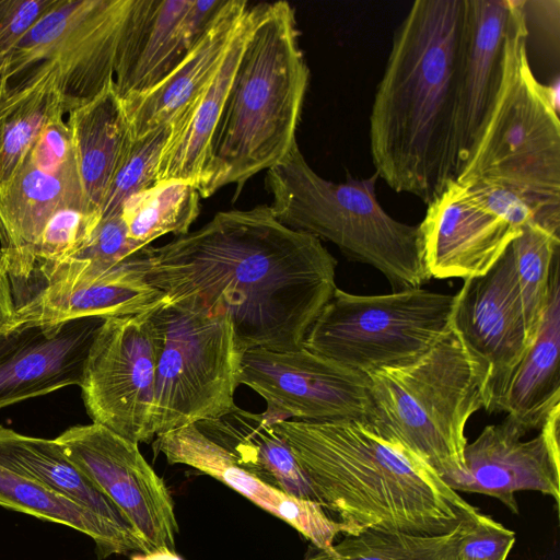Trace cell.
Returning <instances> with one entry per match:
<instances>
[{
	"label": "cell",
	"mask_w": 560,
	"mask_h": 560,
	"mask_svg": "<svg viewBox=\"0 0 560 560\" xmlns=\"http://www.w3.org/2000/svg\"><path fill=\"white\" fill-rule=\"evenodd\" d=\"M248 24L249 11L215 73L172 121V132L160 158L158 183L180 180L197 189L201 186L211 140L245 45Z\"/></svg>",
	"instance_id": "cell-24"
},
{
	"label": "cell",
	"mask_w": 560,
	"mask_h": 560,
	"mask_svg": "<svg viewBox=\"0 0 560 560\" xmlns=\"http://www.w3.org/2000/svg\"><path fill=\"white\" fill-rule=\"evenodd\" d=\"M272 424L343 535L366 529L442 535L481 514L369 419Z\"/></svg>",
	"instance_id": "cell-3"
},
{
	"label": "cell",
	"mask_w": 560,
	"mask_h": 560,
	"mask_svg": "<svg viewBox=\"0 0 560 560\" xmlns=\"http://www.w3.org/2000/svg\"><path fill=\"white\" fill-rule=\"evenodd\" d=\"M147 280L179 305L226 317L240 347L294 351L336 290L337 261L270 206L218 212L200 229L139 250Z\"/></svg>",
	"instance_id": "cell-1"
},
{
	"label": "cell",
	"mask_w": 560,
	"mask_h": 560,
	"mask_svg": "<svg viewBox=\"0 0 560 560\" xmlns=\"http://www.w3.org/2000/svg\"><path fill=\"white\" fill-rule=\"evenodd\" d=\"M524 1H514L499 90L456 180L508 188L536 209L538 225L560 231V121L549 89L534 75Z\"/></svg>",
	"instance_id": "cell-5"
},
{
	"label": "cell",
	"mask_w": 560,
	"mask_h": 560,
	"mask_svg": "<svg viewBox=\"0 0 560 560\" xmlns=\"http://www.w3.org/2000/svg\"><path fill=\"white\" fill-rule=\"evenodd\" d=\"M155 311L163 326L154 393L155 436L232 411L245 352L232 323L167 298Z\"/></svg>",
	"instance_id": "cell-9"
},
{
	"label": "cell",
	"mask_w": 560,
	"mask_h": 560,
	"mask_svg": "<svg viewBox=\"0 0 560 560\" xmlns=\"http://www.w3.org/2000/svg\"><path fill=\"white\" fill-rule=\"evenodd\" d=\"M468 523L442 535L366 529L345 535L325 550L313 546L305 560H457L458 544Z\"/></svg>",
	"instance_id": "cell-32"
},
{
	"label": "cell",
	"mask_w": 560,
	"mask_h": 560,
	"mask_svg": "<svg viewBox=\"0 0 560 560\" xmlns=\"http://www.w3.org/2000/svg\"><path fill=\"white\" fill-rule=\"evenodd\" d=\"M0 466L36 480L140 537L125 514L67 456L56 439L33 438L0 425Z\"/></svg>",
	"instance_id": "cell-29"
},
{
	"label": "cell",
	"mask_w": 560,
	"mask_h": 560,
	"mask_svg": "<svg viewBox=\"0 0 560 560\" xmlns=\"http://www.w3.org/2000/svg\"><path fill=\"white\" fill-rule=\"evenodd\" d=\"M196 186L180 180L155 184L130 197L121 208L129 238L143 248L160 236L188 233L200 211Z\"/></svg>",
	"instance_id": "cell-31"
},
{
	"label": "cell",
	"mask_w": 560,
	"mask_h": 560,
	"mask_svg": "<svg viewBox=\"0 0 560 560\" xmlns=\"http://www.w3.org/2000/svg\"><path fill=\"white\" fill-rule=\"evenodd\" d=\"M308 80L292 7L285 1L252 7L198 189L201 198L229 184L236 185L238 195L250 177L287 155L296 143Z\"/></svg>",
	"instance_id": "cell-4"
},
{
	"label": "cell",
	"mask_w": 560,
	"mask_h": 560,
	"mask_svg": "<svg viewBox=\"0 0 560 560\" xmlns=\"http://www.w3.org/2000/svg\"><path fill=\"white\" fill-rule=\"evenodd\" d=\"M67 207L94 212L84 196L62 116L42 131L14 176L0 189V252L13 302L25 284L33 248L46 223Z\"/></svg>",
	"instance_id": "cell-12"
},
{
	"label": "cell",
	"mask_w": 560,
	"mask_h": 560,
	"mask_svg": "<svg viewBox=\"0 0 560 560\" xmlns=\"http://www.w3.org/2000/svg\"><path fill=\"white\" fill-rule=\"evenodd\" d=\"M521 230L492 212L468 185L451 180L428 205L419 224L429 278L466 280L485 275Z\"/></svg>",
	"instance_id": "cell-19"
},
{
	"label": "cell",
	"mask_w": 560,
	"mask_h": 560,
	"mask_svg": "<svg viewBox=\"0 0 560 560\" xmlns=\"http://www.w3.org/2000/svg\"><path fill=\"white\" fill-rule=\"evenodd\" d=\"M468 0H417L396 28L370 115L375 173L429 205L457 177V81Z\"/></svg>",
	"instance_id": "cell-2"
},
{
	"label": "cell",
	"mask_w": 560,
	"mask_h": 560,
	"mask_svg": "<svg viewBox=\"0 0 560 560\" xmlns=\"http://www.w3.org/2000/svg\"><path fill=\"white\" fill-rule=\"evenodd\" d=\"M66 115L55 62L38 63L12 81L0 80V189L42 131Z\"/></svg>",
	"instance_id": "cell-28"
},
{
	"label": "cell",
	"mask_w": 560,
	"mask_h": 560,
	"mask_svg": "<svg viewBox=\"0 0 560 560\" xmlns=\"http://www.w3.org/2000/svg\"><path fill=\"white\" fill-rule=\"evenodd\" d=\"M132 0H58L8 55L0 80L34 66L58 67L67 114L114 81L117 48Z\"/></svg>",
	"instance_id": "cell-10"
},
{
	"label": "cell",
	"mask_w": 560,
	"mask_h": 560,
	"mask_svg": "<svg viewBox=\"0 0 560 560\" xmlns=\"http://www.w3.org/2000/svg\"><path fill=\"white\" fill-rule=\"evenodd\" d=\"M132 560H182L175 551L167 549L158 550L149 553H138L132 557Z\"/></svg>",
	"instance_id": "cell-38"
},
{
	"label": "cell",
	"mask_w": 560,
	"mask_h": 560,
	"mask_svg": "<svg viewBox=\"0 0 560 560\" xmlns=\"http://www.w3.org/2000/svg\"><path fill=\"white\" fill-rule=\"evenodd\" d=\"M171 132L172 122L130 141L101 206V219L121 213L130 197L158 184L160 158Z\"/></svg>",
	"instance_id": "cell-34"
},
{
	"label": "cell",
	"mask_w": 560,
	"mask_h": 560,
	"mask_svg": "<svg viewBox=\"0 0 560 560\" xmlns=\"http://www.w3.org/2000/svg\"><path fill=\"white\" fill-rule=\"evenodd\" d=\"M374 173L336 183L319 176L298 142L267 170L271 211L285 226L335 244L349 258L381 271L394 291L421 288L424 267L419 224L390 217L376 197Z\"/></svg>",
	"instance_id": "cell-7"
},
{
	"label": "cell",
	"mask_w": 560,
	"mask_h": 560,
	"mask_svg": "<svg viewBox=\"0 0 560 560\" xmlns=\"http://www.w3.org/2000/svg\"><path fill=\"white\" fill-rule=\"evenodd\" d=\"M249 8L245 0H226L186 57L149 92L121 98L132 139L172 122L201 92L218 70Z\"/></svg>",
	"instance_id": "cell-22"
},
{
	"label": "cell",
	"mask_w": 560,
	"mask_h": 560,
	"mask_svg": "<svg viewBox=\"0 0 560 560\" xmlns=\"http://www.w3.org/2000/svg\"><path fill=\"white\" fill-rule=\"evenodd\" d=\"M226 0H132L119 39L114 81L119 96L142 95L186 57Z\"/></svg>",
	"instance_id": "cell-17"
},
{
	"label": "cell",
	"mask_w": 560,
	"mask_h": 560,
	"mask_svg": "<svg viewBox=\"0 0 560 560\" xmlns=\"http://www.w3.org/2000/svg\"><path fill=\"white\" fill-rule=\"evenodd\" d=\"M0 506L71 527L88 535L100 559L128 552L147 553L142 539L86 506L0 466Z\"/></svg>",
	"instance_id": "cell-30"
},
{
	"label": "cell",
	"mask_w": 560,
	"mask_h": 560,
	"mask_svg": "<svg viewBox=\"0 0 560 560\" xmlns=\"http://www.w3.org/2000/svg\"><path fill=\"white\" fill-rule=\"evenodd\" d=\"M67 115L85 199L101 214L114 173L132 140L115 81Z\"/></svg>",
	"instance_id": "cell-27"
},
{
	"label": "cell",
	"mask_w": 560,
	"mask_h": 560,
	"mask_svg": "<svg viewBox=\"0 0 560 560\" xmlns=\"http://www.w3.org/2000/svg\"><path fill=\"white\" fill-rule=\"evenodd\" d=\"M220 444L236 467L282 492L316 501L290 447L262 413L238 408L195 423Z\"/></svg>",
	"instance_id": "cell-26"
},
{
	"label": "cell",
	"mask_w": 560,
	"mask_h": 560,
	"mask_svg": "<svg viewBox=\"0 0 560 560\" xmlns=\"http://www.w3.org/2000/svg\"><path fill=\"white\" fill-rule=\"evenodd\" d=\"M369 419L451 488L466 471L465 428L488 402L486 366L452 328L424 354L366 374Z\"/></svg>",
	"instance_id": "cell-6"
},
{
	"label": "cell",
	"mask_w": 560,
	"mask_h": 560,
	"mask_svg": "<svg viewBox=\"0 0 560 560\" xmlns=\"http://www.w3.org/2000/svg\"><path fill=\"white\" fill-rule=\"evenodd\" d=\"M456 293L412 288L359 295L336 288L303 347L369 374L415 361L451 328Z\"/></svg>",
	"instance_id": "cell-8"
},
{
	"label": "cell",
	"mask_w": 560,
	"mask_h": 560,
	"mask_svg": "<svg viewBox=\"0 0 560 560\" xmlns=\"http://www.w3.org/2000/svg\"><path fill=\"white\" fill-rule=\"evenodd\" d=\"M512 9L513 0H468V24L457 81V176L471 155L500 86Z\"/></svg>",
	"instance_id": "cell-21"
},
{
	"label": "cell",
	"mask_w": 560,
	"mask_h": 560,
	"mask_svg": "<svg viewBox=\"0 0 560 560\" xmlns=\"http://www.w3.org/2000/svg\"><path fill=\"white\" fill-rule=\"evenodd\" d=\"M153 450L168 464L188 465L225 483L294 527L317 549L330 548L343 534L342 526L318 502L289 495L236 467L224 448L195 423L156 435Z\"/></svg>",
	"instance_id": "cell-20"
},
{
	"label": "cell",
	"mask_w": 560,
	"mask_h": 560,
	"mask_svg": "<svg viewBox=\"0 0 560 560\" xmlns=\"http://www.w3.org/2000/svg\"><path fill=\"white\" fill-rule=\"evenodd\" d=\"M156 307L106 318L80 385L92 422L136 444L155 438V377L163 343Z\"/></svg>",
	"instance_id": "cell-11"
},
{
	"label": "cell",
	"mask_w": 560,
	"mask_h": 560,
	"mask_svg": "<svg viewBox=\"0 0 560 560\" xmlns=\"http://www.w3.org/2000/svg\"><path fill=\"white\" fill-rule=\"evenodd\" d=\"M106 318L86 316L0 329V409L81 385Z\"/></svg>",
	"instance_id": "cell-18"
},
{
	"label": "cell",
	"mask_w": 560,
	"mask_h": 560,
	"mask_svg": "<svg viewBox=\"0 0 560 560\" xmlns=\"http://www.w3.org/2000/svg\"><path fill=\"white\" fill-rule=\"evenodd\" d=\"M515 533L480 514L469 522L457 548V560H506Z\"/></svg>",
	"instance_id": "cell-35"
},
{
	"label": "cell",
	"mask_w": 560,
	"mask_h": 560,
	"mask_svg": "<svg viewBox=\"0 0 560 560\" xmlns=\"http://www.w3.org/2000/svg\"><path fill=\"white\" fill-rule=\"evenodd\" d=\"M14 304L8 273L5 271L0 252V328L13 316Z\"/></svg>",
	"instance_id": "cell-37"
},
{
	"label": "cell",
	"mask_w": 560,
	"mask_h": 560,
	"mask_svg": "<svg viewBox=\"0 0 560 560\" xmlns=\"http://www.w3.org/2000/svg\"><path fill=\"white\" fill-rule=\"evenodd\" d=\"M510 247L527 337L532 343L547 304L553 265L559 258L560 237L529 222L522 228Z\"/></svg>",
	"instance_id": "cell-33"
},
{
	"label": "cell",
	"mask_w": 560,
	"mask_h": 560,
	"mask_svg": "<svg viewBox=\"0 0 560 560\" xmlns=\"http://www.w3.org/2000/svg\"><path fill=\"white\" fill-rule=\"evenodd\" d=\"M560 406L556 407L527 441V434L511 418L485 427L465 448L466 471L451 488L499 499L513 513L518 512L515 492L538 491L560 499Z\"/></svg>",
	"instance_id": "cell-16"
},
{
	"label": "cell",
	"mask_w": 560,
	"mask_h": 560,
	"mask_svg": "<svg viewBox=\"0 0 560 560\" xmlns=\"http://www.w3.org/2000/svg\"><path fill=\"white\" fill-rule=\"evenodd\" d=\"M560 258V257H559ZM556 260L545 312L535 337L516 366L499 411L525 432L540 429L560 406V264Z\"/></svg>",
	"instance_id": "cell-25"
},
{
	"label": "cell",
	"mask_w": 560,
	"mask_h": 560,
	"mask_svg": "<svg viewBox=\"0 0 560 560\" xmlns=\"http://www.w3.org/2000/svg\"><path fill=\"white\" fill-rule=\"evenodd\" d=\"M165 298L160 289L147 280L139 262L138 250L93 280L42 291L15 310L12 318L2 328L86 316L108 318L135 315L156 307Z\"/></svg>",
	"instance_id": "cell-23"
},
{
	"label": "cell",
	"mask_w": 560,
	"mask_h": 560,
	"mask_svg": "<svg viewBox=\"0 0 560 560\" xmlns=\"http://www.w3.org/2000/svg\"><path fill=\"white\" fill-rule=\"evenodd\" d=\"M452 326L488 373L486 410L499 411L509 382L530 342L511 247L485 275L464 280Z\"/></svg>",
	"instance_id": "cell-15"
},
{
	"label": "cell",
	"mask_w": 560,
	"mask_h": 560,
	"mask_svg": "<svg viewBox=\"0 0 560 560\" xmlns=\"http://www.w3.org/2000/svg\"><path fill=\"white\" fill-rule=\"evenodd\" d=\"M238 383L264 398L267 409L261 413L271 424L290 419L328 422L372 416L368 376L304 347L284 352L246 350Z\"/></svg>",
	"instance_id": "cell-13"
},
{
	"label": "cell",
	"mask_w": 560,
	"mask_h": 560,
	"mask_svg": "<svg viewBox=\"0 0 560 560\" xmlns=\"http://www.w3.org/2000/svg\"><path fill=\"white\" fill-rule=\"evenodd\" d=\"M58 0H0V67L33 25Z\"/></svg>",
	"instance_id": "cell-36"
},
{
	"label": "cell",
	"mask_w": 560,
	"mask_h": 560,
	"mask_svg": "<svg viewBox=\"0 0 560 560\" xmlns=\"http://www.w3.org/2000/svg\"><path fill=\"white\" fill-rule=\"evenodd\" d=\"M56 440L125 514L142 538L147 553L175 551L178 525L173 499L138 444L95 423L71 427Z\"/></svg>",
	"instance_id": "cell-14"
}]
</instances>
